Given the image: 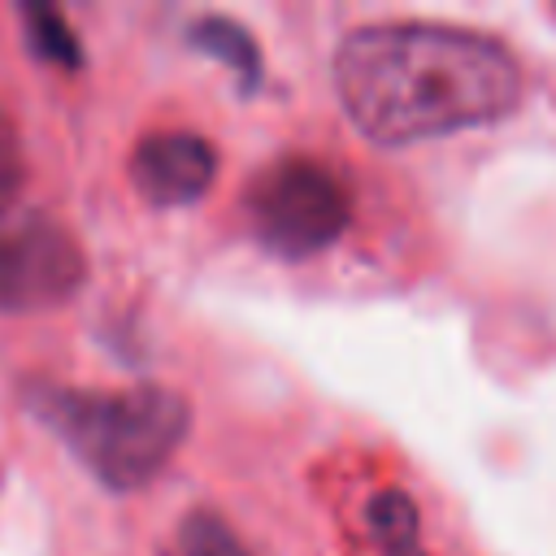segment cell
<instances>
[{"mask_svg":"<svg viewBox=\"0 0 556 556\" xmlns=\"http://www.w3.org/2000/svg\"><path fill=\"white\" fill-rule=\"evenodd\" d=\"M243 208L256 239L287 261L330 248L352 222L348 187L334 178V169L308 156H282L256 174Z\"/></svg>","mask_w":556,"mask_h":556,"instance_id":"3","label":"cell"},{"mask_svg":"<svg viewBox=\"0 0 556 556\" xmlns=\"http://www.w3.org/2000/svg\"><path fill=\"white\" fill-rule=\"evenodd\" d=\"M169 556H248V547L235 539V530L217 513H187Z\"/></svg>","mask_w":556,"mask_h":556,"instance_id":"9","label":"cell"},{"mask_svg":"<svg viewBox=\"0 0 556 556\" xmlns=\"http://www.w3.org/2000/svg\"><path fill=\"white\" fill-rule=\"evenodd\" d=\"M87 261L74 235L48 217H30L0 235V313H39L83 287Z\"/></svg>","mask_w":556,"mask_h":556,"instance_id":"4","label":"cell"},{"mask_svg":"<svg viewBox=\"0 0 556 556\" xmlns=\"http://www.w3.org/2000/svg\"><path fill=\"white\" fill-rule=\"evenodd\" d=\"M30 404L109 491L148 486L191 430L187 400L156 382L126 391L39 387Z\"/></svg>","mask_w":556,"mask_h":556,"instance_id":"2","label":"cell"},{"mask_svg":"<svg viewBox=\"0 0 556 556\" xmlns=\"http://www.w3.org/2000/svg\"><path fill=\"white\" fill-rule=\"evenodd\" d=\"M374 534L382 543V556H426L421 552V517L404 491H382L369 504Z\"/></svg>","mask_w":556,"mask_h":556,"instance_id":"7","label":"cell"},{"mask_svg":"<svg viewBox=\"0 0 556 556\" xmlns=\"http://www.w3.org/2000/svg\"><path fill=\"white\" fill-rule=\"evenodd\" d=\"M22 22H26V39H30V48H35L43 61H52V65H61V70H78V65H83L78 39H74V30L65 26V17H61L56 9L22 4Z\"/></svg>","mask_w":556,"mask_h":556,"instance_id":"8","label":"cell"},{"mask_svg":"<svg viewBox=\"0 0 556 556\" xmlns=\"http://www.w3.org/2000/svg\"><path fill=\"white\" fill-rule=\"evenodd\" d=\"M334 96L352 126L404 148L491 126L521 104V61L495 35L439 22L356 26L334 48Z\"/></svg>","mask_w":556,"mask_h":556,"instance_id":"1","label":"cell"},{"mask_svg":"<svg viewBox=\"0 0 556 556\" xmlns=\"http://www.w3.org/2000/svg\"><path fill=\"white\" fill-rule=\"evenodd\" d=\"M217 148L195 130H156L143 135L130 152V182L156 208H178L200 200L213 187Z\"/></svg>","mask_w":556,"mask_h":556,"instance_id":"5","label":"cell"},{"mask_svg":"<svg viewBox=\"0 0 556 556\" xmlns=\"http://www.w3.org/2000/svg\"><path fill=\"white\" fill-rule=\"evenodd\" d=\"M187 39L200 52H208L213 61H222L235 74V83H239L243 96H252L261 87V48H256V39H252L248 26H239L230 17H200V22H191Z\"/></svg>","mask_w":556,"mask_h":556,"instance_id":"6","label":"cell"},{"mask_svg":"<svg viewBox=\"0 0 556 556\" xmlns=\"http://www.w3.org/2000/svg\"><path fill=\"white\" fill-rule=\"evenodd\" d=\"M17 191H22V152H17V139L0 113V213L17 200Z\"/></svg>","mask_w":556,"mask_h":556,"instance_id":"10","label":"cell"}]
</instances>
